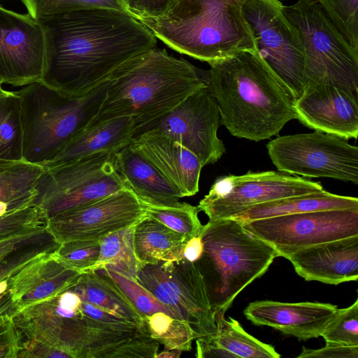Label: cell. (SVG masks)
Here are the masks:
<instances>
[{
	"mask_svg": "<svg viewBox=\"0 0 358 358\" xmlns=\"http://www.w3.org/2000/svg\"><path fill=\"white\" fill-rule=\"evenodd\" d=\"M44 35L41 82L71 97H83L123 62L157 45L129 13L89 8L37 19Z\"/></svg>",
	"mask_w": 358,
	"mask_h": 358,
	"instance_id": "6da1fadb",
	"label": "cell"
},
{
	"mask_svg": "<svg viewBox=\"0 0 358 358\" xmlns=\"http://www.w3.org/2000/svg\"><path fill=\"white\" fill-rule=\"evenodd\" d=\"M209 65L206 86L218 105L221 124L232 136L268 139L296 119L294 98L257 51Z\"/></svg>",
	"mask_w": 358,
	"mask_h": 358,
	"instance_id": "7a4b0ae2",
	"label": "cell"
},
{
	"mask_svg": "<svg viewBox=\"0 0 358 358\" xmlns=\"http://www.w3.org/2000/svg\"><path fill=\"white\" fill-rule=\"evenodd\" d=\"M207 77L208 71L156 45L112 72L105 97L87 126L127 116L135 127L150 122L206 85Z\"/></svg>",
	"mask_w": 358,
	"mask_h": 358,
	"instance_id": "3957f363",
	"label": "cell"
},
{
	"mask_svg": "<svg viewBox=\"0 0 358 358\" xmlns=\"http://www.w3.org/2000/svg\"><path fill=\"white\" fill-rule=\"evenodd\" d=\"M245 0H180L164 15L138 20L175 51L208 64L257 51L242 6Z\"/></svg>",
	"mask_w": 358,
	"mask_h": 358,
	"instance_id": "277c9868",
	"label": "cell"
},
{
	"mask_svg": "<svg viewBox=\"0 0 358 358\" xmlns=\"http://www.w3.org/2000/svg\"><path fill=\"white\" fill-rule=\"evenodd\" d=\"M199 235L203 250L194 263L212 307L224 313L236 296L264 275L278 255L270 244L234 218L209 220Z\"/></svg>",
	"mask_w": 358,
	"mask_h": 358,
	"instance_id": "5b68a950",
	"label": "cell"
},
{
	"mask_svg": "<svg viewBox=\"0 0 358 358\" xmlns=\"http://www.w3.org/2000/svg\"><path fill=\"white\" fill-rule=\"evenodd\" d=\"M108 79L83 97L59 93L42 82L23 86L21 100L23 159L43 166L52 159L97 113L107 91Z\"/></svg>",
	"mask_w": 358,
	"mask_h": 358,
	"instance_id": "8992f818",
	"label": "cell"
},
{
	"mask_svg": "<svg viewBox=\"0 0 358 358\" xmlns=\"http://www.w3.org/2000/svg\"><path fill=\"white\" fill-rule=\"evenodd\" d=\"M296 29L305 54L306 86L324 83L358 92V51L329 18L316 0L283 6Z\"/></svg>",
	"mask_w": 358,
	"mask_h": 358,
	"instance_id": "52a82bcc",
	"label": "cell"
},
{
	"mask_svg": "<svg viewBox=\"0 0 358 358\" xmlns=\"http://www.w3.org/2000/svg\"><path fill=\"white\" fill-rule=\"evenodd\" d=\"M117 151L44 167L34 203L48 217L127 189L115 168Z\"/></svg>",
	"mask_w": 358,
	"mask_h": 358,
	"instance_id": "ba28073f",
	"label": "cell"
},
{
	"mask_svg": "<svg viewBox=\"0 0 358 358\" xmlns=\"http://www.w3.org/2000/svg\"><path fill=\"white\" fill-rule=\"evenodd\" d=\"M242 12L257 53L298 99L306 87L304 49L298 31L283 13V4L280 0H245Z\"/></svg>",
	"mask_w": 358,
	"mask_h": 358,
	"instance_id": "9c48e42d",
	"label": "cell"
},
{
	"mask_svg": "<svg viewBox=\"0 0 358 358\" xmlns=\"http://www.w3.org/2000/svg\"><path fill=\"white\" fill-rule=\"evenodd\" d=\"M266 148L279 171L358 183V148L341 136L315 130L275 138Z\"/></svg>",
	"mask_w": 358,
	"mask_h": 358,
	"instance_id": "30bf717a",
	"label": "cell"
},
{
	"mask_svg": "<svg viewBox=\"0 0 358 358\" xmlns=\"http://www.w3.org/2000/svg\"><path fill=\"white\" fill-rule=\"evenodd\" d=\"M136 280L192 327L195 339L216 333L215 314L203 278L185 258L143 266Z\"/></svg>",
	"mask_w": 358,
	"mask_h": 358,
	"instance_id": "8fae6325",
	"label": "cell"
},
{
	"mask_svg": "<svg viewBox=\"0 0 358 358\" xmlns=\"http://www.w3.org/2000/svg\"><path fill=\"white\" fill-rule=\"evenodd\" d=\"M220 120L217 101L206 85L166 114L135 127L133 138L141 134L166 136L193 152L203 167L217 162L225 152L217 134Z\"/></svg>",
	"mask_w": 358,
	"mask_h": 358,
	"instance_id": "7c38bea8",
	"label": "cell"
},
{
	"mask_svg": "<svg viewBox=\"0 0 358 358\" xmlns=\"http://www.w3.org/2000/svg\"><path fill=\"white\" fill-rule=\"evenodd\" d=\"M244 228L270 244L278 257L328 241L358 236V208L299 213L241 221Z\"/></svg>",
	"mask_w": 358,
	"mask_h": 358,
	"instance_id": "4fadbf2b",
	"label": "cell"
},
{
	"mask_svg": "<svg viewBox=\"0 0 358 358\" xmlns=\"http://www.w3.org/2000/svg\"><path fill=\"white\" fill-rule=\"evenodd\" d=\"M323 189L320 182L284 172L250 171L217 178L197 208L209 220L230 218L256 204Z\"/></svg>",
	"mask_w": 358,
	"mask_h": 358,
	"instance_id": "5bb4252c",
	"label": "cell"
},
{
	"mask_svg": "<svg viewBox=\"0 0 358 358\" xmlns=\"http://www.w3.org/2000/svg\"><path fill=\"white\" fill-rule=\"evenodd\" d=\"M145 215L143 203L125 189L54 215L48 219L47 229L59 243L99 240L135 225Z\"/></svg>",
	"mask_w": 358,
	"mask_h": 358,
	"instance_id": "9a60e30c",
	"label": "cell"
},
{
	"mask_svg": "<svg viewBox=\"0 0 358 358\" xmlns=\"http://www.w3.org/2000/svg\"><path fill=\"white\" fill-rule=\"evenodd\" d=\"M44 35L39 22L0 6V85L23 87L41 82Z\"/></svg>",
	"mask_w": 358,
	"mask_h": 358,
	"instance_id": "2e32d148",
	"label": "cell"
},
{
	"mask_svg": "<svg viewBox=\"0 0 358 358\" xmlns=\"http://www.w3.org/2000/svg\"><path fill=\"white\" fill-rule=\"evenodd\" d=\"M298 119L310 129L345 139L358 136V92L324 83L308 85L294 101Z\"/></svg>",
	"mask_w": 358,
	"mask_h": 358,
	"instance_id": "e0dca14e",
	"label": "cell"
},
{
	"mask_svg": "<svg viewBox=\"0 0 358 358\" xmlns=\"http://www.w3.org/2000/svg\"><path fill=\"white\" fill-rule=\"evenodd\" d=\"M337 309L331 303L264 300L249 303L243 313L255 325L271 327L305 341L320 336Z\"/></svg>",
	"mask_w": 358,
	"mask_h": 358,
	"instance_id": "ac0fdd59",
	"label": "cell"
},
{
	"mask_svg": "<svg viewBox=\"0 0 358 358\" xmlns=\"http://www.w3.org/2000/svg\"><path fill=\"white\" fill-rule=\"evenodd\" d=\"M296 273L308 281L338 285L358 279V236L299 250L288 255Z\"/></svg>",
	"mask_w": 358,
	"mask_h": 358,
	"instance_id": "d6986e66",
	"label": "cell"
},
{
	"mask_svg": "<svg viewBox=\"0 0 358 358\" xmlns=\"http://www.w3.org/2000/svg\"><path fill=\"white\" fill-rule=\"evenodd\" d=\"M130 145L149 161L181 197L196 194L203 168L198 157L181 144L166 136L141 134Z\"/></svg>",
	"mask_w": 358,
	"mask_h": 358,
	"instance_id": "ffe728a7",
	"label": "cell"
},
{
	"mask_svg": "<svg viewBox=\"0 0 358 358\" xmlns=\"http://www.w3.org/2000/svg\"><path fill=\"white\" fill-rule=\"evenodd\" d=\"M55 252L38 256L8 278L16 312L61 292L81 274L59 263Z\"/></svg>",
	"mask_w": 358,
	"mask_h": 358,
	"instance_id": "44dd1931",
	"label": "cell"
},
{
	"mask_svg": "<svg viewBox=\"0 0 358 358\" xmlns=\"http://www.w3.org/2000/svg\"><path fill=\"white\" fill-rule=\"evenodd\" d=\"M115 168L127 188L142 203L173 205L182 198L156 168L130 144L117 151Z\"/></svg>",
	"mask_w": 358,
	"mask_h": 358,
	"instance_id": "7402d4cb",
	"label": "cell"
},
{
	"mask_svg": "<svg viewBox=\"0 0 358 358\" xmlns=\"http://www.w3.org/2000/svg\"><path fill=\"white\" fill-rule=\"evenodd\" d=\"M134 129L133 118L127 116L87 126L43 166H53L100 152L117 151L131 143Z\"/></svg>",
	"mask_w": 358,
	"mask_h": 358,
	"instance_id": "603a6c76",
	"label": "cell"
},
{
	"mask_svg": "<svg viewBox=\"0 0 358 358\" xmlns=\"http://www.w3.org/2000/svg\"><path fill=\"white\" fill-rule=\"evenodd\" d=\"M357 208V197L341 196L323 189L256 204L230 218L249 221L305 212Z\"/></svg>",
	"mask_w": 358,
	"mask_h": 358,
	"instance_id": "cb8c5ba5",
	"label": "cell"
},
{
	"mask_svg": "<svg viewBox=\"0 0 358 358\" xmlns=\"http://www.w3.org/2000/svg\"><path fill=\"white\" fill-rule=\"evenodd\" d=\"M187 242L184 236L147 214L134 227V251L143 266L184 259Z\"/></svg>",
	"mask_w": 358,
	"mask_h": 358,
	"instance_id": "d4e9b609",
	"label": "cell"
},
{
	"mask_svg": "<svg viewBox=\"0 0 358 358\" xmlns=\"http://www.w3.org/2000/svg\"><path fill=\"white\" fill-rule=\"evenodd\" d=\"M44 169L24 159H0V216L34 204Z\"/></svg>",
	"mask_w": 358,
	"mask_h": 358,
	"instance_id": "484cf974",
	"label": "cell"
},
{
	"mask_svg": "<svg viewBox=\"0 0 358 358\" xmlns=\"http://www.w3.org/2000/svg\"><path fill=\"white\" fill-rule=\"evenodd\" d=\"M60 243L48 229L0 241V281L38 256L55 252Z\"/></svg>",
	"mask_w": 358,
	"mask_h": 358,
	"instance_id": "4316f807",
	"label": "cell"
},
{
	"mask_svg": "<svg viewBox=\"0 0 358 358\" xmlns=\"http://www.w3.org/2000/svg\"><path fill=\"white\" fill-rule=\"evenodd\" d=\"M134 227L114 231L101 238L99 259L90 271L106 268L136 280L137 273L143 265L134 251Z\"/></svg>",
	"mask_w": 358,
	"mask_h": 358,
	"instance_id": "83f0119b",
	"label": "cell"
},
{
	"mask_svg": "<svg viewBox=\"0 0 358 358\" xmlns=\"http://www.w3.org/2000/svg\"><path fill=\"white\" fill-rule=\"evenodd\" d=\"M224 318V313L215 314V339L223 348L237 358H279L274 347L264 343L247 333L239 322L232 317Z\"/></svg>",
	"mask_w": 358,
	"mask_h": 358,
	"instance_id": "f1b7e54d",
	"label": "cell"
},
{
	"mask_svg": "<svg viewBox=\"0 0 358 358\" xmlns=\"http://www.w3.org/2000/svg\"><path fill=\"white\" fill-rule=\"evenodd\" d=\"M0 159H23L21 100L15 91L0 94Z\"/></svg>",
	"mask_w": 358,
	"mask_h": 358,
	"instance_id": "f546056e",
	"label": "cell"
},
{
	"mask_svg": "<svg viewBox=\"0 0 358 358\" xmlns=\"http://www.w3.org/2000/svg\"><path fill=\"white\" fill-rule=\"evenodd\" d=\"M144 321L150 336L165 349L181 352L192 350L195 336L190 325L185 320L157 312L144 317Z\"/></svg>",
	"mask_w": 358,
	"mask_h": 358,
	"instance_id": "4dcf8cb0",
	"label": "cell"
},
{
	"mask_svg": "<svg viewBox=\"0 0 358 358\" xmlns=\"http://www.w3.org/2000/svg\"><path fill=\"white\" fill-rule=\"evenodd\" d=\"M143 205L147 215L184 236L187 241L199 235L203 225L198 217L199 210L197 206L180 201L167 206Z\"/></svg>",
	"mask_w": 358,
	"mask_h": 358,
	"instance_id": "1f68e13d",
	"label": "cell"
},
{
	"mask_svg": "<svg viewBox=\"0 0 358 358\" xmlns=\"http://www.w3.org/2000/svg\"><path fill=\"white\" fill-rule=\"evenodd\" d=\"M102 268L143 319L155 313L163 312L174 318L181 320L171 308L157 300L135 279L111 269Z\"/></svg>",
	"mask_w": 358,
	"mask_h": 358,
	"instance_id": "d6a6232c",
	"label": "cell"
},
{
	"mask_svg": "<svg viewBox=\"0 0 358 358\" xmlns=\"http://www.w3.org/2000/svg\"><path fill=\"white\" fill-rule=\"evenodd\" d=\"M28 13L41 17L89 8H108L127 12L120 0H20Z\"/></svg>",
	"mask_w": 358,
	"mask_h": 358,
	"instance_id": "836d02e7",
	"label": "cell"
},
{
	"mask_svg": "<svg viewBox=\"0 0 358 358\" xmlns=\"http://www.w3.org/2000/svg\"><path fill=\"white\" fill-rule=\"evenodd\" d=\"M48 216L38 206L31 204L0 216V241L47 229Z\"/></svg>",
	"mask_w": 358,
	"mask_h": 358,
	"instance_id": "e575fe53",
	"label": "cell"
},
{
	"mask_svg": "<svg viewBox=\"0 0 358 358\" xmlns=\"http://www.w3.org/2000/svg\"><path fill=\"white\" fill-rule=\"evenodd\" d=\"M99 252V240H74L60 243L55 255L63 266L82 273L96 264Z\"/></svg>",
	"mask_w": 358,
	"mask_h": 358,
	"instance_id": "d590c367",
	"label": "cell"
},
{
	"mask_svg": "<svg viewBox=\"0 0 358 358\" xmlns=\"http://www.w3.org/2000/svg\"><path fill=\"white\" fill-rule=\"evenodd\" d=\"M329 18L358 51V0H316Z\"/></svg>",
	"mask_w": 358,
	"mask_h": 358,
	"instance_id": "8d00e7d4",
	"label": "cell"
},
{
	"mask_svg": "<svg viewBox=\"0 0 358 358\" xmlns=\"http://www.w3.org/2000/svg\"><path fill=\"white\" fill-rule=\"evenodd\" d=\"M320 336L326 343L358 345V300L348 308L337 309Z\"/></svg>",
	"mask_w": 358,
	"mask_h": 358,
	"instance_id": "74e56055",
	"label": "cell"
},
{
	"mask_svg": "<svg viewBox=\"0 0 358 358\" xmlns=\"http://www.w3.org/2000/svg\"><path fill=\"white\" fill-rule=\"evenodd\" d=\"M136 19H155L166 14L180 0H120Z\"/></svg>",
	"mask_w": 358,
	"mask_h": 358,
	"instance_id": "f35d334b",
	"label": "cell"
},
{
	"mask_svg": "<svg viewBox=\"0 0 358 358\" xmlns=\"http://www.w3.org/2000/svg\"><path fill=\"white\" fill-rule=\"evenodd\" d=\"M297 357L358 358V345L326 343L324 347L316 350L303 347Z\"/></svg>",
	"mask_w": 358,
	"mask_h": 358,
	"instance_id": "ab89813d",
	"label": "cell"
},
{
	"mask_svg": "<svg viewBox=\"0 0 358 358\" xmlns=\"http://www.w3.org/2000/svg\"><path fill=\"white\" fill-rule=\"evenodd\" d=\"M12 315L8 313L0 316V358L17 357V343Z\"/></svg>",
	"mask_w": 358,
	"mask_h": 358,
	"instance_id": "60d3db41",
	"label": "cell"
},
{
	"mask_svg": "<svg viewBox=\"0 0 358 358\" xmlns=\"http://www.w3.org/2000/svg\"><path fill=\"white\" fill-rule=\"evenodd\" d=\"M195 340L196 357L198 358H237L236 355L221 347L214 336L199 337Z\"/></svg>",
	"mask_w": 358,
	"mask_h": 358,
	"instance_id": "b9f144b4",
	"label": "cell"
},
{
	"mask_svg": "<svg viewBox=\"0 0 358 358\" xmlns=\"http://www.w3.org/2000/svg\"><path fill=\"white\" fill-rule=\"evenodd\" d=\"M203 250V244L200 235L194 236L187 241L185 245L184 258L191 262L197 261Z\"/></svg>",
	"mask_w": 358,
	"mask_h": 358,
	"instance_id": "7bdbcfd3",
	"label": "cell"
},
{
	"mask_svg": "<svg viewBox=\"0 0 358 358\" xmlns=\"http://www.w3.org/2000/svg\"><path fill=\"white\" fill-rule=\"evenodd\" d=\"M8 278L0 281V316L10 313H16L11 295L7 289Z\"/></svg>",
	"mask_w": 358,
	"mask_h": 358,
	"instance_id": "ee69618b",
	"label": "cell"
},
{
	"mask_svg": "<svg viewBox=\"0 0 358 358\" xmlns=\"http://www.w3.org/2000/svg\"><path fill=\"white\" fill-rule=\"evenodd\" d=\"M181 351L177 350H168L158 352L155 358H178L180 357Z\"/></svg>",
	"mask_w": 358,
	"mask_h": 358,
	"instance_id": "f6af8a7d",
	"label": "cell"
},
{
	"mask_svg": "<svg viewBox=\"0 0 358 358\" xmlns=\"http://www.w3.org/2000/svg\"><path fill=\"white\" fill-rule=\"evenodd\" d=\"M4 90H3V89L1 87V85H0V94H1V93H3Z\"/></svg>",
	"mask_w": 358,
	"mask_h": 358,
	"instance_id": "bcb514c9",
	"label": "cell"
},
{
	"mask_svg": "<svg viewBox=\"0 0 358 358\" xmlns=\"http://www.w3.org/2000/svg\"></svg>",
	"mask_w": 358,
	"mask_h": 358,
	"instance_id": "7dc6e473",
	"label": "cell"
}]
</instances>
